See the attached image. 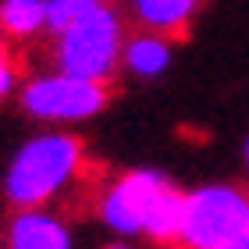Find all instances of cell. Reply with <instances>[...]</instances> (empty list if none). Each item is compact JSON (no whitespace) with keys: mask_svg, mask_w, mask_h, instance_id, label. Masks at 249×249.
Listing matches in <instances>:
<instances>
[{"mask_svg":"<svg viewBox=\"0 0 249 249\" xmlns=\"http://www.w3.org/2000/svg\"><path fill=\"white\" fill-rule=\"evenodd\" d=\"M86 146L71 132H43L18 146L4 171V196L15 210H47L78 178Z\"/></svg>","mask_w":249,"mask_h":249,"instance_id":"7a4b0ae2","label":"cell"},{"mask_svg":"<svg viewBox=\"0 0 249 249\" xmlns=\"http://www.w3.org/2000/svg\"><path fill=\"white\" fill-rule=\"evenodd\" d=\"M196 11H199V0H132V15L142 25V32L164 36L171 43L189 32Z\"/></svg>","mask_w":249,"mask_h":249,"instance_id":"52a82bcc","label":"cell"},{"mask_svg":"<svg viewBox=\"0 0 249 249\" xmlns=\"http://www.w3.org/2000/svg\"><path fill=\"white\" fill-rule=\"evenodd\" d=\"M121 50H124V21L110 4H100L78 25L53 36L50 57L53 71L82 78V82L110 86L114 71L121 68Z\"/></svg>","mask_w":249,"mask_h":249,"instance_id":"3957f363","label":"cell"},{"mask_svg":"<svg viewBox=\"0 0 249 249\" xmlns=\"http://www.w3.org/2000/svg\"><path fill=\"white\" fill-rule=\"evenodd\" d=\"M185 192L153 167L124 171L100 196V221L118 235H146L157 246H175L182 228Z\"/></svg>","mask_w":249,"mask_h":249,"instance_id":"6da1fadb","label":"cell"},{"mask_svg":"<svg viewBox=\"0 0 249 249\" xmlns=\"http://www.w3.org/2000/svg\"><path fill=\"white\" fill-rule=\"evenodd\" d=\"M249 228V192L239 185H203L185 192L175 249H224Z\"/></svg>","mask_w":249,"mask_h":249,"instance_id":"277c9868","label":"cell"},{"mask_svg":"<svg viewBox=\"0 0 249 249\" xmlns=\"http://www.w3.org/2000/svg\"><path fill=\"white\" fill-rule=\"evenodd\" d=\"M175 61L171 39L153 36V32H135L124 36V50H121V68L135 78H160Z\"/></svg>","mask_w":249,"mask_h":249,"instance_id":"ba28073f","label":"cell"},{"mask_svg":"<svg viewBox=\"0 0 249 249\" xmlns=\"http://www.w3.org/2000/svg\"><path fill=\"white\" fill-rule=\"evenodd\" d=\"M18 104L29 118H36L43 124H75V121L96 118L110 104V86L47 71V75L29 78L18 89Z\"/></svg>","mask_w":249,"mask_h":249,"instance_id":"5b68a950","label":"cell"},{"mask_svg":"<svg viewBox=\"0 0 249 249\" xmlns=\"http://www.w3.org/2000/svg\"><path fill=\"white\" fill-rule=\"evenodd\" d=\"M224 249H249V228H246V231H242V235H239L235 242H228Z\"/></svg>","mask_w":249,"mask_h":249,"instance_id":"7c38bea8","label":"cell"},{"mask_svg":"<svg viewBox=\"0 0 249 249\" xmlns=\"http://www.w3.org/2000/svg\"><path fill=\"white\" fill-rule=\"evenodd\" d=\"M246 167H249V139H246Z\"/></svg>","mask_w":249,"mask_h":249,"instance_id":"5bb4252c","label":"cell"},{"mask_svg":"<svg viewBox=\"0 0 249 249\" xmlns=\"http://www.w3.org/2000/svg\"><path fill=\"white\" fill-rule=\"evenodd\" d=\"M71 228L50 210H15L7 221V249H71Z\"/></svg>","mask_w":249,"mask_h":249,"instance_id":"8992f818","label":"cell"},{"mask_svg":"<svg viewBox=\"0 0 249 249\" xmlns=\"http://www.w3.org/2000/svg\"><path fill=\"white\" fill-rule=\"evenodd\" d=\"M104 4H107V0H104Z\"/></svg>","mask_w":249,"mask_h":249,"instance_id":"9a60e30c","label":"cell"},{"mask_svg":"<svg viewBox=\"0 0 249 249\" xmlns=\"http://www.w3.org/2000/svg\"><path fill=\"white\" fill-rule=\"evenodd\" d=\"M15 89H18V61H15V53H11L7 39L0 36V104H4Z\"/></svg>","mask_w":249,"mask_h":249,"instance_id":"8fae6325","label":"cell"},{"mask_svg":"<svg viewBox=\"0 0 249 249\" xmlns=\"http://www.w3.org/2000/svg\"><path fill=\"white\" fill-rule=\"evenodd\" d=\"M47 29V0H0V32L11 39H32Z\"/></svg>","mask_w":249,"mask_h":249,"instance_id":"9c48e42d","label":"cell"},{"mask_svg":"<svg viewBox=\"0 0 249 249\" xmlns=\"http://www.w3.org/2000/svg\"><path fill=\"white\" fill-rule=\"evenodd\" d=\"M104 249H135V246H124V242H114V246H104Z\"/></svg>","mask_w":249,"mask_h":249,"instance_id":"4fadbf2b","label":"cell"},{"mask_svg":"<svg viewBox=\"0 0 249 249\" xmlns=\"http://www.w3.org/2000/svg\"><path fill=\"white\" fill-rule=\"evenodd\" d=\"M104 0H47V29L50 39L61 36V32H68L71 25H78L89 11H96Z\"/></svg>","mask_w":249,"mask_h":249,"instance_id":"30bf717a","label":"cell"}]
</instances>
